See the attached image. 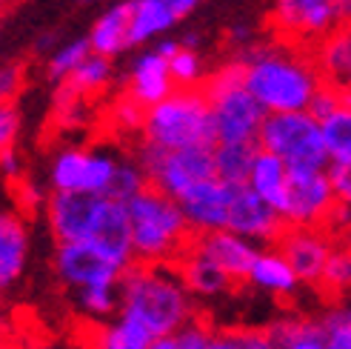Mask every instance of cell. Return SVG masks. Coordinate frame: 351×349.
<instances>
[{"instance_id": "cell-38", "label": "cell", "mask_w": 351, "mask_h": 349, "mask_svg": "<svg viewBox=\"0 0 351 349\" xmlns=\"http://www.w3.org/2000/svg\"><path fill=\"white\" fill-rule=\"evenodd\" d=\"M112 117H114V124L117 126H123V129H137V126H143V120H146V109L140 106V103H134L129 95L123 98L117 106H114V112H112Z\"/></svg>"}, {"instance_id": "cell-29", "label": "cell", "mask_w": 351, "mask_h": 349, "mask_svg": "<svg viewBox=\"0 0 351 349\" xmlns=\"http://www.w3.org/2000/svg\"><path fill=\"white\" fill-rule=\"evenodd\" d=\"M86 58H92V43L89 38H80V41H72V43H66L60 46L55 55H51L49 60V75L55 78V80H69L77 69L83 66Z\"/></svg>"}, {"instance_id": "cell-13", "label": "cell", "mask_w": 351, "mask_h": 349, "mask_svg": "<svg viewBox=\"0 0 351 349\" xmlns=\"http://www.w3.org/2000/svg\"><path fill=\"white\" fill-rule=\"evenodd\" d=\"M274 249L289 260V267L294 269L297 281L317 286L320 278L326 272V264L331 258L335 243L328 240L323 229H300V226H286V232L280 235L274 243Z\"/></svg>"}, {"instance_id": "cell-6", "label": "cell", "mask_w": 351, "mask_h": 349, "mask_svg": "<svg viewBox=\"0 0 351 349\" xmlns=\"http://www.w3.org/2000/svg\"><path fill=\"white\" fill-rule=\"evenodd\" d=\"M146 141L163 149H195L215 146L212 106L203 89H180L146 112Z\"/></svg>"}, {"instance_id": "cell-28", "label": "cell", "mask_w": 351, "mask_h": 349, "mask_svg": "<svg viewBox=\"0 0 351 349\" xmlns=\"http://www.w3.org/2000/svg\"><path fill=\"white\" fill-rule=\"evenodd\" d=\"M109 78H112V63L106 58H100V55H92V58L83 60V66L72 78L66 80V86L75 89L77 95H89V92L103 89V86L109 83Z\"/></svg>"}, {"instance_id": "cell-45", "label": "cell", "mask_w": 351, "mask_h": 349, "mask_svg": "<svg viewBox=\"0 0 351 349\" xmlns=\"http://www.w3.org/2000/svg\"><path fill=\"white\" fill-rule=\"evenodd\" d=\"M180 49H183V46H180L178 41H160V43L154 46V52H157V55H160V58H166V60H171V58L178 55Z\"/></svg>"}, {"instance_id": "cell-10", "label": "cell", "mask_w": 351, "mask_h": 349, "mask_svg": "<svg viewBox=\"0 0 351 349\" xmlns=\"http://www.w3.org/2000/svg\"><path fill=\"white\" fill-rule=\"evenodd\" d=\"M337 0H271V23L289 43H320L340 29Z\"/></svg>"}, {"instance_id": "cell-37", "label": "cell", "mask_w": 351, "mask_h": 349, "mask_svg": "<svg viewBox=\"0 0 351 349\" xmlns=\"http://www.w3.org/2000/svg\"><path fill=\"white\" fill-rule=\"evenodd\" d=\"M232 333L237 335L243 349H277L269 326H232Z\"/></svg>"}, {"instance_id": "cell-53", "label": "cell", "mask_w": 351, "mask_h": 349, "mask_svg": "<svg viewBox=\"0 0 351 349\" xmlns=\"http://www.w3.org/2000/svg\"><path fill=\"white\" fill-rule=\"evenodd\" d=\"M343 89H348V92H351V78H348V83H346V86H343Z\"/></svg>"}, {"instance_id": "cell-25", "label": "cell", "mask_w": 351, "mask_h": 349, "mask_svg": "<svg viewBox=\"0 0 351 349\" xmlns=\"http://www.w3.org/2000/svg\"><path fill=\"white\" fill-rule=\"evenodd\" d=\"M252 284L260 289H269L274 295H291L297 289V275L289 267V260L277 249L260 252L252 269Z\"/></svg>"}, {"instance_id": "cell-23", "label": "cell", "mask_w": 351, "mask_h": 349, "mask_svg": "<svg viewBox=\"0 0 351 349\" xmlns=\"http://www.w3.org/2000/svg\"><path fill=\"white\" fill-rule=\"evenodd\" d=\"M132 3V43H146L174 26L178 14L166 0H129Z\"/></svg>"}, {"instance_id": "cell-21", "label": "cell", "mask_w": 351, "mask_h": 349, "mask_svg": "<svg viewBox=\"0 0 351 349\" xmlns=\"http://www.w3.org/2000/svg\"><path fill=\"white\" fill-rule=\"evenodd\" d=\"M289 166L277 158V155L260 149L252 174H249V186L257 192V195L266 201L274 212L283 218V209H286V195H289Z\"/></svg>"}, {"instance_id": "cell-24", "label": "cell", "mask_w": 351, "mask_h": 349, "mask_svg": "<svg viewBox=\"0 0 351 349\" xmlns=\"http://www.w3.org/2000/svg\"><path fill=\"white\" fill-rule=\"evenodd\" d=\"M260 146L257 144H215V172L223 183L245 186Z\"/></svg>"}, {"instance_id": "cell-22", "label": "cell", "mask_w": 351, "mask_h": 349, "mask_svg": "<svg viewBox=\"0 0 351 349\" xmlns=\"http://www.w3.org/2000/svg\"><path fill=\"white\" fill-rule=\"evenodd\" d=\"M314 60H317L323 80L343 86L351 78V23L340 26L337 32H331L326 41L317 43V52H314Z\"/></svg>"}, {"instance_id": "cell-43", "label": "cell", "mask_w": 351, "mask_h": 349, "mask_svg": "<svg viewBox=\"0 0 351 349\" xmlns=\"http://www.w3.org/2000/svg\"><path fill=\"white\" fill-rule=\"evenodd\" d=\"M0 174H3V178H9V181H17V178H21V161H17L14 149L0 152Z\"/></svg>"}, {"instance_id": "cell-42", "label": "cell", "mask_w": 351, "mask_h": 349, "mask_svg": "<svg viewBox=\"0 0 351 349\" xmlns=\"http://www.w3.org/2000/svg\"><path fill=\"white\" fill-rule=\"evenodd\" d=\"M17 129H21V117H17L14 106H0V152L12 149Z\"/></svg>"}, {"instance_id": "cell-27", "label": "cell", "mask_w": 351, "mask_h": 349, "mask_svg": "<svg viewBox=\"0 0 351 349\" xmlns=\"http://www.w3.org/2000/svg\"><path fill=\"white\" fill-rule=\"evenodd\" d=\"M326 146L331 164H351V109L343 106L335 117H328L323 124Z\"/></svg>"}, {"instance_id": "cell-35", "label": "cell", "mask_w": 351, "mask_h": 349, "mask_svg": "<svg viewBox=\"0 0 351 349\" xmlns=\"http://www.w3.org/2000/svg\"><path fill=\"white\" fill-rule=\"evenodd\" d=\"M323 324L326 349H351V309H331Z\"/></svg>"}, {"instance_id": "cell-20", "label": "cell", "mask_w": 351, "mask_h": 349, "mask_svg": "<svg viewBox=\"0 0 351 349\" xmlns=\"http://www.w3.org/2000/svg\"><path fill=\"white\" fill-rule=\"evenodd\" d=\"M26 252H29L26 223L12 212H0V292L9 289L21 278Z\"/></svg>"}, {"instance_id": "cell-46", "label": "cell", "mask_w": 351, "mask_h": 349, "mask_svg": "<svg viewBox=\"0 0 351 349\" xmlns=\"http://www.w3.org/2000/svg\"><path fill=\"white\" fill-rule=\"evenodd\" d=\"M166 3L174 9V14H178V17H186L191 9L200 3V0H166Z\"/></svg>"}, {"instance_id": "cell-8", "label": "cell", "mask_w": 351, "mask_h": 349, "mask_svg": "<svg viewBox=\"0 0 351 349\" xmlns=\"http://www.w3.org/2000/svg\"><path fill=\"white\" fill-rule=\"evenodd\" d=\"M137 166L146 172L149 186L163 195L180 201L195 186L217 178L215 172V146H195V149H163L149 141L140 144Z\"/></svg>"}, {"instance_id": "cell-32", "label": "cell", "mask_w": 351, "mask_h": 349, "mask_svg": "<svg viewBox=\"0 0 351 349\" xmlns=\"http://www.w3.org/2000/svg\"><path fill=\"white\" fill-rule=\"evenodd\" d=\"M169 72H171V80L180 83L183 89H195V86L203 80V63L197 58V52L180 49L178 55L169 60Z\"/></svg>"}, {"instance_id": "cell-33", "label": "cell", "mask_w": 351, "mask_h": 349, "mask_svg": "<svg viewBox=\"0 0 351 349\" xmlns=\"http://www.w3.org/2000/svg\"><path fill=\"white\" fill-rule=\"evenodd\" d=\"M109 333L112 326L95 324L89 318H77L72 324V333H69V344L75 349H106L109 346Z\"/></svg>"}, {"instance_id": "cell-7", "label": "cell", "mask_w": 351, "mask_h": 349, "mask_svg": "<svg viewBox=\"0 0 351 349\" xmlns=\"http://www.w3.org/2000/svg\"><path fill=\"white\" fill-rule=\"evenodd\" d=\"M257 146L277 155L289 169H328V146L323 124L308 112L269 115L260 129Z\"/></svg>"}, {"instance_id": "cell-49", "label": "cell", "mask_w": 351, "mask_h": 349, "mask_svg": "<svg viewBox=\"0 0 351 349\" xmlns=\"http://www.w3.org/2000/svg\"><path fill=\"white\" fill-rule=\"evenodd\" d=\"M0 349H21V346L9 338V333H0Z\"/></svg>"}, {"instance_id": "cell-40", "label": "cell", "mask_w": 351, "mask_h": 349, "mask_svg": "<svg viewBox=\"0 0 351 349\" xmlns=\"http://www.w3.org/2000/svg\"><path fill=\"white\" fill-rule=\"evenodd\" d=\"M80 304L86 312L106 315V312L114 309V292L112 289H80Z\"/></svg>"}, {"instance_id": "cell-2", "label": "cell", "mask_w": 351, "mask_h": 349, "mask_svg": "<svg viewBox=\"0 0 351 349\" xmlns=\"http://www.w3.org/2000/svg\"><path fill=\"white\" fill-rule=\"evenodd\" d=\"M46 212L58 243H95L126 267L134 260L126 203L86 192H55Z\"/></svg>"}, {"instance_id": "cell-50", "label": "cell", "mask_w": 351, "mask_h": 349, "mask_svg": "<svg viewBox=\"0 0 351 349\" xmlns=\"http://www.w3.org/2000/svg\"><path fill=\"white\" fill-rule=\"evenodd\" d=\"M340 12H343V21H346V23H351V0L340 6Z\"/></svg>"}, {"instance_id": "cell-17", "label": "cell", "mask_w": 351, "mask_h": 349, "mask_svg": "<svg viewBox=\"0 0 351 349\" xmlns=\"http://www.w3.org/2000/svg\"><path fill=\"white\" fill-rule=\"evenodd\" d=\"M169 95H174V80L169 72V60L160 58L157 52H143L132 63L129 75V98L140 103L146 112L157 103H163Z\"/></svg>"}, {"instance_id": "cell-41", "label": "cell", "mask_w": 351, "mask_h": 349, "mask_svg": "<svg viewBox=\"0 0 351 349\" xmlns=\"http://www.w3.org/2000/svg\"><path fill=\"white\" fill-rule=\"evenodd\" d=\"M328 174H331V183H335L340 206H346L351 212V164H331Z\"/></svg>"}, {"instance_id": "cell-15", "label": "cell", "mask_w": 351, "mask_h": 349, "mask_svg": "<svg viewBox=\"0 0 351 349\" xmlns=\"http://www.w3.org/2000/svg\"><path fill=\"white\" fill-rule=\"evenodd\" d=\"M195 249H200L208 260H215V264L234 281V286L252 284V269H254V260L260 255V249L252 240H245L229 229H217V232L197 235Z\"/></svg>"}, {"instance_id": "cell-11", "label": "cell", "mask_w": 351, "mask_h": 349, "mask_svg": "<svg viewBox=\"0 0 351 349\" xmlns=\"http://www.w3.org/2000/svg\"><path fill=\"white\" fill-rule=\"evenodd\" d=\"M55 269L60 275V281L69 286L112 289L114 284H120L123 272L129 267H123L117 258L103 252L95 243H58Z\"/></svg>"}, {"instance_id": "cell-30", "label": "cell", "mask_w": 351, "mask_h": 349, "mask_svg": "<svg viewBox=\"0 0 351 349\" xmlns=\"http://www.w3.org/2000/svg\"><path fill=\"white\" fill-rule=\"evenodd\" d=\"M143 189H149V178H146L143 169L134 166V164H117V172L112 178V186L106 192V198L129 206Z\"/></svg>"}, {"instance_id": "cell-12", "label": "cell", "mask_w": 351, "mask_h": 349, "mask_svg": "<svg viewBox=\"0 0 351 349\" xmlns=\"http://www.w3.org/2000/svg\"><path fill=\"white\" fill-rule=\"evenodd\" d=\"M112 155L86 152V149H63L51 164V183L55 192H86V195H106L117 172Z\"/></svg>"}, {"instance_id": "cell-4", "label": "cell", "mask_w": 351, "mask_h": 349, "mask_svg": "<svg viewBox=\"0 0 351 349\" xmlns=\"http://www.w3.org/2000/svg\"><path fill=\"white\" fill-rule=\"evenodd\" d=\"M129 221L132 252L137 264H178L197 235L189 226L180 203L154 186L143 189L129 203Z\"/></svg>"}, {"instance_id": "cell-36", "label": "cell", "mask_w": 351, "mask_h": 349, "mask_svg": "<svg viewBox=\"0 0 351 349\" xmlns=\"http://www.w3.org/2000/svg\"><path fill=\"white\" fill-rule=\"evenodd\" d=\"M343 106H346V103H343V89H340V86H335V83H323V86H320V92L314 95V100H311L308 115H311V117H317L320 124H326V120H328V117H335Z\"/></svg>"}, {"instance_id": "cell-5", "label": "cell", "mask_w": 351, "mask_h": 349, "mask_svg": "<svg viewBox=\"0 0 351 349\" xmlns=\"http://www.w3.org/2000/svg\"><path fill=\"white\" fill-rule=\"evenodd\" d=\"M203 95L212 106L217 144H257L269 112L245 89V69L240 58L208 75Z\"/></svg>"}, {"instance_id": "cell-39", "label": "cell", "mask_w": 351, "mask_h": 349, "mask_svg": "<svg viewBox=\"0 0 351 349\" xmlns=\"http://www.w3.org/2000/svg\"><path fill=\"white\" fill-rule=\"evenodd\" d=\"M23 86V66H3L0 69V106H12V98Z\"/></svg>"}, {"instance_id": "cell-51", "label": "cell", "mask_w": 351, "mask_h": 349, "mask_svg": "<svg viewBox=\"0 0 351 349\" xmlns=\"http://www.w3.org/2000/svg\"><path fill=\"white\" fill-rule=\"evenodd\" d=\"M17 0H0V9H9V6H14Z\"/></svg>"}, {"instance_id": "cell-19", "label": "cell", "mask_w": 351, "mask_h": 349, "mask_svg": "<svg viewBox=\"0 0 351 349\" xmlns=\"http://www.w3.org/2000/svg\"><path fill=\"white\" fill-rule=\"evenodd\" d=\"M89 43L92 55H100L106 60L132 46V3H117L103 12L89 32Z\"/></svg>"}, {"instance_id": "cell-47", "label": "cell", "mask_w": 351, "mask_h": 349, "mask_svg": "<svg viewBox=\"0 0 351 349\" xmlns=\"http://www.w3.org/2000/svg\"><path fill=\"white\" fill-rule=\"evenodd\" d=\"M289 349H326V338H306V341H297Z\"/></svg>"}, {"instance_id": "cell-26", "label": "cell", "mask_w": 351, "mask_h": 349, "mask_svg": "<svg viewBox=\"0 0 351 349\" xmlns=\"http://www.w3.org/2000/svg\"><path fill=\"white\" fill-rule=\"evenodd\" d=\"M314 289L323 295V301L331 309H337V304L343 301V295L351 292V243H340V247L331 249L326 272H323L320 284Z\"/></svg>"}, {"instance_id": "cell-52", "label": "cell", "mask_w": 351, "mask_h": 349, "mask_svg": "<svg viewBox=\"0 0 351 349\" xmlns=\"http://www.w3.org/2000/svg\"><path fill=\"white\" fill-rule=\"evenodd\" d=\"M80 3H106V0H80Z\"/></svg>"}, {"instance_id": "cell-34", "label": "cell", "mask_w": 351, "mask_h": 349, "mask_svg": "<svg viewBox=\"0 0 351 349\" xmlns=\"http://www.w3.org/2000/svg\"><path fill=\"white\" fill-rule=\"evenodd\" d=\"M217 329L212 326V318L203 315V312H195L191 318L178 335V349H208L212 346V338H215Z\"/></svg>"}, {"instance_id": "cell-18", "label": "cell", "mask_w": 351, "mask_h": 349, "mask_svg": "<svg viewBox=\"0 0 351 349\" xmlns=\"http://www.w3.org/2000/svg\"><path fill=\"white\" fill-rule=\"evenodd\" d=\"M171 267H174V272L180 275V281L186 284L189 292L220 295V292H234L237 289L234 281L215 264V260H208L200 249H195V243H191V249L178 260V264H171Z\"/></svg>"}, {"instance_id": "cell-54", "label": "cell", "mask_w": 351, "mask_h": 349, "mask_svg": "<svg viewBox=\"0 0 351 349\" xmlns=\"http://www.w3.org/2000/svg\"><path fill=\"white\" fill-rule=\"evenodd\" d=\"M337 3H340V6H343V3H348V0H337Z\"/></svg>"}, {"instance_id": "cell-48", "label": "cell", "mask_w": 351, "mask_h": 349, "mask_svg": "<svg viewBox=\"0 0 351 349\" xmlns=\"http://www.w3.org/2000/svg\"><path fill=\"white\" fill-rule=\"evenodd\" d=\"M149 349H178V338H154L152 344H149Z\"/></svg>"}, {"instance_id": "cell-44", "label": "cell", "mask_w": 351, "mask_h": 349, "mask_svg": "<svg viewBox=\"0 0 351 349\" xmlns=\"http://www.w3.org/2000/svg\"><path fill=\"white\" fill-rule=\"evenodd\" d=\"M208 349H243V346H240L237 335L232 333V326H229V329H217L215 338H212V346H208Z\"/></svg>"}, {"instance_id": "cell-1", "label": "cell", "mask_w": 351, "mask_h": 349, "mask_svg": "<svg viewBox=\"0 0 351 349\" xmlns=\"http://www.w3.org/2000/svg\"><path fill=\"white\" fill-rule=\"evenodd\" d=\"M240 60L245 89L269 115L308 112L314 95L326 83L314 55L294 46H252Z\"/></svg>"}, {"instance_id": "cell-31", "label": "cell", "mask_w": 351, "mask_h": 349, "mask_svg": "<svg viewBox=\"0 0 351 349\" xmlns=\"http://www.w3.org/2000/svg\"><path fill=\"white\" fill-rule=\"evenodd\" d=\"M152 341H154V338H152V333H149L143 324L134 321V318H129V315H123L120 324L112 326L109 346H106V349H149Z\"/></svg>"}, {"instance_id": "cell-14", "label": "cell", "mask_w": 351, "mask_h": 349, "mask_svg": "<svg viewBox=\"0 0 351 349\" xmlns=\"http://www.w3.org/2000/svg\"><path fill=\"white\" fill-rule=\"evenodd\" d=\"M286 226L289 223L280 218L249 183L234 186L232 206H229V226H226L229 232H234L245 240H263V243H271L274 247L280 235L286 232Z\"/></svg>"}, {"instance_id": "cell-16", "label": "cell", "mask_w": 351, "mask_h": 349, "mask_svg": "<svg viewBox=\"0 0 351 349\" xmlns=\"http://www.w3.org/2000/svg\"><path fill=\"white\" fill-rule=\"evenodd\" d=\"M232 195H234V186L223 183L220 178H212V181L195 186L191 192H186L178 203H180L191 229L203 235V232H217V229L229 226Z\"/></svg>"}, {"instance_id": "cell-3", "label": "cell", "mask_w": 351, "mask_h": 349, "mask_svg": "<svg viewBox=\"0 0 351 349\" xmlns=\"http://www.w3.org/2000/svg\"><path fill=\"white\" fill-rule=\"evenodd\" d=\"M123 315L143 324L152 338H171L195 318L189 289L169 264H134L120 278Z\"/></svg>"}, {"instance_id": "cell-9", "label": "cell", "mask_w": 351, "mask_h": 349, "mask_svg": "<svg viewBox=\"0 0 351 349\" xmlns=\"http://www.w3.org/2000/svg\"><path fill=\"white\" fill-rule=\"evenodd\" d=\"M340 209L328 169H291L283 221L300 229H323Z\"/></svg>"}]
</instances>
